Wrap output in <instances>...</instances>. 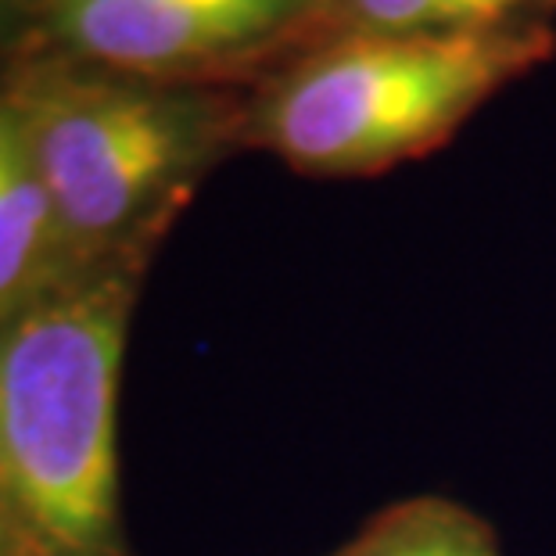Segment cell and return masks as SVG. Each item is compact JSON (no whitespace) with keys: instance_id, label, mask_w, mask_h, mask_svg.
<instances>
[{"instance_id":"cell-1","label":"cell","mask_w":556,"mask_h":556,"mask_svg":"<svg viewBox=\"0 0 556 556\" xmlns=\"http://www.w3.org/2000/svg\"><path fill=\"white\" fill-rule=\"evenodd\" d=\"M76 269L148 266L201 184L244 151L233 83L123 73L22 47L0 58Z\"/></svg>"},{"instance_id":"cell-2","label":"cell","mask_w":556,"mask_h":556,"mask_svg":"<svg viewBox=\"0 0 556 556\" xmlns=\"http://www.w3.org/2000/svg\"><path fill=\"white\" fill-rule=\"evenodd\" d=\"M148 266H87L0 319V510L15 556H137L119 388Z\"/></svg>"},{"instance_id":"cell-3","label":"cell","mask_w":556,"mask_h":556,"mask_svg":"<svg viewBox=\"0 0 556 556\" xmlns=\"http://www.w3.org/2000/svg\"><path fill=\"white\" fill-rule=\"evenodd\" d=\"M553 54L556 22L302 43L248 83L244 151L309 180H370L434 155Z\"/></svg>"},{"instance_id":"cell-4","label":"cell","mask_w":556,"mask_h":556,"mask_svg":"<svg viewBox=\"0 0 556 556\" xmlns=\"http://www.w3.org/2000/svg\"><path fill=\"white\" fill-rule=\"evenodd\" d=\"M302 43V22L238 0H40L29 40L123 73L233 87Z\"/></svg>"},{"instance_id":"cell-5","label":"cell","mask_w":556,"mask_h":556,"mask_svg":"<svg viewBox=\"0 0 556 556\" xmlns=\"http://www.w3.org/2000/svg\"><path fill=\"white\" fill-rule=\"evenodd\" d=\"M76 274L43 191L29 137L0 76V319Z\"/></svg>"},{"instance_id":"cell-6","label":"cell","mask_w":556,"mask_h":556,"mask_svg":"<svg viewBox=\"0 0 556 556\" xmlns=\"http://www.w3.org/2000/svg\"><path fill=\"white\" fill-rule=\"evenodd\" d=\"M556 22V0H313L305 43L338 37H442Z\"/></svg>"},{"instance_id":"cell-7","label":"cell","mask_w":556,"mask_h":556,"mask_svg":"<svg viewBox=\"0 0 556 556\" xmlns=\"http://www.w3.org/2000/svg\"><path fill=\"white\" fill-rule=\"evenodd\" d=\"M330 556H503L492 525L445 495H413L377 510Z\"/></svg>"},{"instance_id":"cell-8","label":"cell","mask_w":556,"mask_h":556,"mask_svg":"<svg viewBox=\"0 0 556 556\" xmlns=\"http://www.w3.org/2000/svg\"><path fill=\"white\" fill-rule=\"evenodd\" d=\"M37 15L40 0H0V58L29 47Z\"/></svg>"},{"instance_id":"cell-9","label":"cell","mask_w":556,"mask_h":556,"mask_svg":"<svg viewBox=\"0 0 556 556\" xmlns=\"http://www.w3.org/2000/svg\"><path fill=\"white\" fill-rule=\"evenodd\" d=\"M238 4H255V8H266V11H280V15L302 22V33L309 29V8H313V0H238Z\"/></svg>"},{"instance_id":"cell-10","label":"cell","mask_w":556,"mask_h":556,"mask_svg":"<svg viewBox=\"0 0 556 556\" xmlns=\"http://www.w3.org/2000/svg\"><path fill=\"white\" fill-rule=\"evenodd\" d=\"M0 556H15V542H11V531H8L4 510H0Z\"/></svg>"}]
</instances>
